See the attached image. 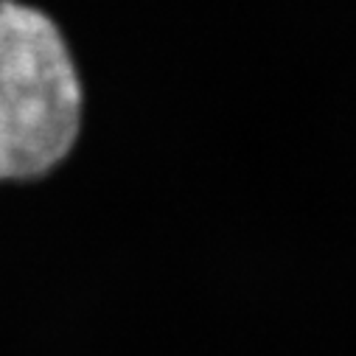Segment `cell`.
I'll use <instances>...</instances> for the list:
<instances>
[{"label":"cell","mask_w":356,"mask_h":356,"mask_svg":"<svg viewBox=\"0 0 356 356\" xmlns=\"http://www.w3.org/2000/svg\"><path fill=\"white\" fill-rule=\"evenodd\" d=\"M84 132V79L59 20L0 0V186L54 177Z\"/></svg>","instance_id":"1"}]
</instances>
